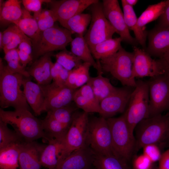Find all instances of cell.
<instances>
[{"mask_svg": "<svg viewBox=\"0 0 169 169\" xmlns=\"http://www.w3.org/2000/svg\"><path fill=\"white\" fill-rule=\"evenodd\" d=\"M24 77L13 72L0 59V106L3 109L10 107L15 110L27 109L29 106L21 90Z\"/></svg>", "mask_w": 169, "mask_h": 169, "instance_id": "obj_1", "label": "cell"}, {"mask_svg": "<svg viewBox=\"0 0 169 169\" xmlns=\"http://www.w3.org/2000/svg\"><path fill=\"white\" fill-rule=\"evenodd\" d=\"M0 120L11 125L25 141H32L41 138L46 140L41 120L27 109L6 111L0 109Z\"/></svg>", "mask_w": 169, "mask_h": 169, "instance_id": "obj_2", "label": "cell"}, {"mask_svg": "<svg viewBox=\"0 0 169 169\" xmlns=\"http://www.w3.org/2000/svg\"><path fill=\"white\" fill-rule=\"evenodd\" d=\"M135 151L146 145L163 142L169 138V111L142 120L136 126Z\"/></svg>", "mask_w": 169, "mask_h": 169, "instance_id": "obj_3", "label": "cell"}, {"mask_svg": "<svg viewBox=\"0 0 169 169\" xmlns=\"http://www.w3.org/2000/svg\"><path fill=\"white\" fill-rule=\"evenodd\" d=\"M106 120L111 132L114 154L128 162L135 151L134 133L130 129L124 114Z\"/></svg>", "mask_w": 169, "mask_h": 169, "instance_id": "obj_4", "label": "cell"}, {"mask_svg": "<svg viewBox=\"0 0 169 169\" xmlns=\"http://www.w3.org/2000/svg\"><path fill=\"white\" fill-rule=\"evenodd\" d=\"M134 54L122 47L113 55L100 60L102 71L110 73L123 86L135 87L136 82L133 75Z\"/></svg>", "mask_w": 169, "mask_h": 169, "instance_id": "obj_5", "label": "cell"}, {"mask_svg": "<svg viewBox=\"0 0 169 169\" xmlns=\"http://www.w3.org/2000/svg\"><path fill=\"white\" fill-rule=\"evenodd\" d=\"M136 82V85L124 113L129 127L133 133L139 123L149 117V99L147 81L139 79Z\"/></svg>", "mask_w": 169, "mask_h": 169, "instance_id": "obj_6", "label": "cell"}, {"mask_svg": "<svg viewBox=\"0 0 169 169\" xmlns=\"http://www.w3.org/2000/svg\"><path fill=\"white\" fill-rule=\"evenodd\" d=\"M72 34L66 28L55 25L41 32L37 41L32 45L33 60L48 53L65 49L73 39Z\"/></svg>", "mask_w": 169, "mask_h": 169, "instance_id": "obj_7", "label": "cell"}, {"mask_svg": "<svg viewBox=\"0 0 169 169\" xmlns=\"http://www.w3.org/2000/svg\"><path fill=\"white\" fill-rule=\"evenodd\" d=\"M86 143L96 154L114 155L111 132L106 119L102 116L89 118Z\"/></svg>", "mask_w": 169, "mask_h": 169, "instance_id": "obj_8", "label": "cell"}, {"mask_svg": "<svg viewBox=\"0 0 169 169\" xmlns=\"http://www.w3.org/2000/svg\"><path fill=\"white\" fill-rule=\"evenodd\" d=\"M88 114L84 111L75 112L74 113L63 143V149L58 163L72 152L86 144Z\"/></svg>", "mask_w": 169, "mask_h": 169, "instance_id": "obj_9", "label": "cell"}, {"mask_svg": "<svg viewBox=\"0 0 169 169\" xmlns=\"http://www.w3.org/2000/svg\"><path fill=\"white\" fill-rule=\"evenodd\" d=\"M91 20L84 38L89 47L112 38L115 31L105 17L102 3L99 1L90 6Z\"/></svg>", "mask_w": 169, "mask_h": 169, "instance_id": "obj_10", "label": "cell"}, {"mask_svg": "<svg viewBox=\"0 0 169 169\" xmlns=\"http://www.w3.org/2000/svg\"><path fill=\"white\" fill-rule=\"evenodd\" d=\"M149 99V117L169 111V76L166 74L147 81Z\"/></svg>", "mask_w": 169, "mask_h": 169, "instance_id": "obj_11", "label": "cell"}, {"mask_svg": "<svg viewBox=\"0 0 169 169\" xmlns=\"http://www.w3.org/2000/svg\"><path fill=\"white\" fill-rule=\"evenodd\" d=\"M133 50L132 71L134 78H151L165 74L162 59H153L145 50L136 46H133Z\"/></svg>", "mask_w": 169, "mask_h": 169, "instance_id": "obj_12", "label": "cell"}, {"mask_svg": "<svg viewBox=\"0 0 169 169\" xmlns=\"http://www.w3.org/2000/svg\"><path fill=\"white\" fill-rule=\"evenodd\" d=\"M104 15L122 41L134 46L138 44L132 36L124 19V14L117 0H103L102 3Z\"/></svg>", "mask_w": 169, "mask_h": 169, "instance_id": "obj_13", "label": "cell"}, {"mask_svg": "<svg viewBox=\"0 0 169 169\" xmlns=\"http://www.w3.org/2000/svg\"><path fill=\"white\" fill-rule=\"evenodd\" d=\"M134 88L127 86L117 87L114 92L103 100L100 103L99 114L101 116L106 119L124 112Z\"/></svg>", "mask_w": 169, "mask_h": 169, "instance_id": "obj_14", "label": "cell"}, {"mask_svg": "<svg viewBox=\"0 0 169 169\" xmlns=\"http://www.w3.org/2000/svg\"><path fill=\"white\" fill-rule=\"evenodd\" d=\"M45 97L44 111L50 110L70 105L73 101L76 90L66 86H61L54 82L45 85H41Z\"/></svg>", "mask_w": 169, "mask_h": 169, "instance_id": "obj_15", "label": "cell"}, {"mask_svg": "<svg viewBox=\"0 0 169 169\" xmlns=\"http://www.w3.org/2000/svg\"><path fill=\"white\" fill-rule=\"evenodd\" d=\"M98 0H62L52 1L50 10L57 21L62 26L73 17L81 13L86 8L98 2Z\"/></svg>", "mask_w": 169, "mask_h": 169, "instance_id": "obj_16", "label": "cell"}, {"mask_svg": "<svg viewBox=\"0 0 169 169\" xmlns=\"http://www.w3.org/2000/svg\"><path fill=\"white\" fill-rule=\"evenodd\" d=\"M95 153L87 143L60 161L54 169H93Z\"/></svg>", "mask_w": 169, "mask_h": 169, "instance_id": "obj_17", "label": "cell"}, {"mask_svg": "<svg viewBox=\"0 0 169 169\" xmlns=\"http://www.w3.org/2000/svg\"><path fill=\"white\" fill-rule=\"evenodd\" d=\"M148 44L145 51L151 56L165 59L169 57V29L156 27L147 34Z\"/></svg>", "mask_w": 169, "mask_h": 169, "instance_id": "obj_18", "label": "cell"}, {"mask_svg": "<svg viewBox=\"0 0 169 169\" xmlns=\"http://www.w3.org/2000/svg\"><path fill=\"white\" fill-rule=\"evenodd\" d=\"M46 146L35 141L22 143L19 158V169H41L40 157Z\"/></svg>", "mask_w": 169, "mask_h": 169, "instance_id": "obj_19", "label": "cell"}, {"mask_svg": "<svg viewBox=\"0 0 169 169\" xmlns=\"http://www.w3.org/2000/svg\"><path fill=\"white\" fill-rule=\"evenodd\" d=\"M23 92L28 105L36 115L44 111L45 97L41 86L32 81L30 77H24L22 82Z\"/></svg>", "mask_w": 169, "mask_h": 169, "instance_id": "obj_20", "label": "cell"}, {"mask_svg": "<svg viewBox=\"0 0 169 169\" xmlns=\"http://www.w3.org/2000/svg\"><path fill=\"white\" fill-rule=\"evenodd\" d=\"M52 52L47 53L35 60L27 70L30 76L33 77L37 83L45 85L51 83L52 80L51 69L53 63L51 60Z\"/></svg>", "mask_w": 169, "mask_h": 169, "instance_id": "obj_21", "label": "cell"}, {"mask_svg": "<svg viewBox=\"0 0 169 169\" xmlns=\"http://www.w3.org/2000/svg\"><path fill=\"white\" fill-rule=\"evenodd\" d=\"M71 52L83 62L90 64L97 71L98 74H102L101 65L98 66L95 60L89 46L83 35L77 34L70 43Z\"/></svg>", "mask_w": 169, "mask_h": 169, "instance_id": "obj_22", "label": "cell"}, {"mask_svg": "<svg viewBox=\"0 0 169 169\" xmlns=\"http://www.w3.org/2000/svg\"><path fill=\"white\" fill-rule=\"evenodd\" d=\"M121 2L126 24L129 30L133 31L136 39L144 50L146 49V44L147 33L145 29L138 26V18L133 7L128 5L125 0H122Z\"/></svg>", "mask_w": 169, "mask_h": 169, "instance_id": "obj_23", "label": "cell"}, {"mask_svg": "<svg viewBox=\"0 0 169 169\" xmlns=\"http://www.w3.org/2000/svg\"><path fill=\"white\" fill-rule=\"evenodd\" d=\"M0 21L3 25L10 23L16 24L21 18L23 13L21 7L22 1L0 0Z\"/></svg>", "mask_w": 169, "mask_h": 169, "instance_id": "obj_24", "label": "cell"}, {"mask_svg": "<svg viewBox=\"0 0 169 169\" xmlns=\"http://www.w3.org/2000/svg\"><path fill=\"white\" fill-rule=\"evenodd\" d=\"M41 121L46 141L56 140L63 143L69 128L47 115Z\"/></svg>", "mask_w": 169, "mask_h": 169, "instance_id": "obj_25", "label": "cell"}, {"mask_svg": "<svg viewBox=\"0 0 169 169\" xmlns=\"http://www.w3.org/2000/svg\"><path fill=\"white\" fill-rule=\"evenodd\" d=\"M44 149L40 157L42 166L54 169L57 166L63 148V143L56 140L49 142Z\"/></svg>", "mask_w": 169, "mask_h": 169, "instance_id": "obj_26", "label": "cell"}, {"mask_svg": "<svg viewBox=\"0 0 169 169\" xmlns=\"http://www.w3.org/2000/svg\"><path fill=\"white\" fill-rule=\"evenodd\" d=\"M122 41L120 37L105 40L89 48L96 62L98 61L116 53L121 47Z\"/></svg>", "mask_w": 169, "mask_h": 169, "instance_id": "obj_27", "label": "cell"}, {"mask_svg": "<svg viewBox=\"0 0 169 169\" xmlns=\"http://www.w3.org/2000/svg\"><path fill=\"white\" fill-rule=\"evenodd\" d=\"M21 19L15 24L32 41V45L38 39L41 33L37 20L24 8Z\"/></svg>", "mask_w": 169, "mask_h": 169, "instance_id": "obj_28", "label": "cell"}, {"mask_svg": "<svg viewBox=\"0 0 169 169\" xmlns=\"http://www.w3.org/2000/svg\"><path fill=\"white\" fill-rule=\"evenodd\" d=\"M87 84L91 86L96 98L100 103L117 88L112 84L109 79L103 77L102 74H98L95 77H90Z\"/></svg>", "mask_w": 169, "mask_h": 169, "instance_id": "obj_29", "label": "cell"}, {"mask_svg": "<svg viewBox=\"0 0 169 169\" xmlns=\"http://www.w3.org/2000/svg\"><path fill=\"white\" fill-rule=\"evenodd\" d=\"M21 143L15 144L0 149V169H17L19 166V158Z\"/></svg>", "mask_w": 169, "mask_h": 169, "instance_id": "obj_30", "label": "cell"}, {"mask_svg": "<svg viewBox=\"0 0 169 169\" xmlns=\"http://www.w3.org/2000/svg\"><path fill=\"white\" fill-rule=\"evenodd\" d=\"M128 162L115 156L95 153L94 166L97 169H129Z\"/></svg>", "mask_w": 169, "mask_h": 169, "instance_id": "obj_31", "label": "cell"}, {"mask_svg": "<svg viewBox=\"0 0 169 169\" xmlns=\"http://www.w3.org/2000/svg\"><path fill=\"white\" fill-rule=\"evenodd\" d=\"M91 20V14L81 13L70 18L62 26L70 31L72 34L83 35Z\"/></svg>", "mask_w": 169, "mask_h": 169, "instance_id": "obj_32", "label": "cell"}, {"mask_svg": "<svg viewBox=\"0 0 169 169\" xmlns=\"http://www.w3.org/2000/svg\"><path fill=\"white\" fill-rule=\"evenodd\" d=\"M166 5L165 1L149 5L138 18L137 23L140 28L145 29L146 25L161 16Z\"/></svg>", "mask_w": 169, "mask_h": 169, "instance_id": "obj_33", "label": "cell"}, {"mask_svg": "<svg viewBox=\"0 0 169 169\" xmlns=\"http://www.w3.org/2000/svg\"><path fill=\"white\" fill-rule=\"evenodd\" d=\"M7 125L0 120V149L25 141L15 131L10 129Z\"/></svg>", "mask_w": 169, "mask_h": 169, "instance_id": "obj_34", "label": "cell"}, {"mask_svg": "<svg viewBox=\"0 0 169 169\" xmlns=\"http://www.w3.org/2000/svg\"><path fill=\"white\" fill-rule=\"evenodd\" d=\"M76 109L70 105L50 110L47 115L56 119L69 128Z\"/></svg>", "mask_w": 169, "mask_h": 169, "instance_id": "obj_35", "label": "cell"}, {"mask_svg": "<svg viewBox=\"0 0 169 169\" xmlns=\"http://www.w3.org/2000/svg\"><path fill=\"white\" fill-rule=\"evenodd\" d=\"M56 62L60 64L65 69L70 71L79 66L83 61L71 51L66 49L54 55Z\"/></svg>", "mask_w": 169, "mask_h": 169, "instance_id": "obj_36", "label": "cell"}, {"mask_svg": "<svg viewBox=\"0 0 169 169\" xmlns=\"http://www.w3.org/2000/svg\"><path fill=\"white\" fill-rule=\"evenodd\" d=\"M41 32L53 27L57 21L55 16L51 10L43 9L37 19Z\"/></svg>", "mask_w": 169, "mask_h": 169, "instance_id": "obj_37", "label": "cell"}, {"mask_svg": "<svg viewBox=\"0 0 169 169\" xmlns=\"http://www.w3.org/2000/svg\"><path fill=\"white\" fill-rule=\"evenodd\" d=\"M73 101L78 108L86 113H97L99 114L100 113L98 109L80 94L77 89L74 94Z\"/></svg>", "mask_w": 169, "mask_h": 169, "instance_id": "obj_38", "label": "cell"}, {"mask_svg": "<svg viewBox=\"0 0 169 169\" xmlns=\"http://www.w3.org/2000/svg\"><path fill=\"white\" fill-rule=\"evenodd\" d=\"M52 0H23L22 3L24 8L27 11L34 13L33 17L37 20L42 11V6L43 3H50Z\"/></svg>", "mask_w": 169, "mask_h": 169, "instance_id": "obj_39", "label": "cell"}, {"mask_svg": "<svg viewBox=\"0 0 169 169\" xmlns=\"http://www.w3.org/2000/svg\"><path fill=\"white\" fill-rule=\"evenodd\" d=\"M91 65L87 63L83 62L79 66V71L75 83V89L77 90L87 84L90 79V68Z\"/></svg>", "mask_w": 169, "mask_h": 169, "instance_id": "obj_40", "label": "cell"}, {"mask_svg": "<svg viewBox=\"0 0 169 169\" xmlns=\"http://www.w3.org/2000/svg\"><path fill=\"white\" fill-rule=\"evenodd\" d=\"M77 90L81 95L98 109L100 113V103L96 98L91 87L88 84H86Z\"/></svg>", "mask_w": 169, "mask_h": 169, "instance_id": "obj_41", "label": "cell"}, {"mask_svg": "<svg viewBox=\"0 0 169 169\" xmlns=\"http://www.w3.org/2000/svg\"><path fill=\"white\" fill-rule=\"evenodd\" d=\"M143 154L147 157L153 163L159 160L161 154L158 146L156 144H150L144 146Z\"/></svg>", "mask_w": 169, "mask_h": 169, "instance_id": "obj_42", "label": "cell"}, {"mask_svg": "<svg viewBox=\"0 0 169 169\" xmlns=\"http://www.w3.org/2000/svg\"><path fill=\"white\" fill-rule=\"evenodd\" d=\"M154 163L143 153L136 157L133 162V169H151Z\"/></svg>", "mask_w": 169, "mask_h": 169, "instance_id": "obj_43", "label": "cell"}, {"mask_svg": "<svg viewBox=\"0 0 169 169\" xmlns=\"http://www.w3.org/2000/svg\"><path fill=\"white\" fill-rule=\"evenodd\" d=\"M20 30L15 24L12 23L3 32V47L8 44Z\"/></svg>", "mask_w": 169, "mask_h": 169, "instance_id": "obj_44", "label": "cell"}, {"mask_svg": "<svg viewBox=\"0 0 169 169\" xmlns=\"http://www.w3.org/2000/svg\"><path fill=\"white\" fill-rule=\"evenodd\" d=\"M28 37L20 30L11 41L3 47V49L5 54L10 50L17 49L22 42Z\"/></svg>", "mask_w": 169, "mask_h": 169, "instance_id": "obj_45", "label": "cell"}, {"mask_svg": "<svg viewBox=\"0 0 169 169\" xmlns=\"http://www.w3.org/2000/svg\"><path fill=\"white\" fill-rule=\"evenodd\" d=\"M8 68L15 73H18L25 77H30L28 72L23 66L19 60H14L7 62Z\"/></svg>", "mask_w": 169, "mask_h": 169, "instance_id": "obj_46", "label": "cell"}, {"mask_svg": "<svg viewBox=\"0 0 169 169\" xmlns=\"http://www.w3.org/2000/svg\"><path fill=\"white\" fill-rule=\"evenodd\" d=\"M166 5L163 12L159 18L156 27L169 29V0H165Z\"/></svg>", "mask_w": 169, "mask_h": 169, "instance_id": "obj_47", "label": "cell"}, {"mask_svg": "<svg viewBox=\"0 0 169 169\" xmlns=\"http://www.w3.org/2000/svg\"><path fill=\"white\" fill-rule=\"evenodd\" d=\"M79 71V66L70 71L65 86L75 90V86Z\"/></svg>", "mask_w": 169, "mask_h": 169, "instance_id": "obj_48", "label": "cell"}, {"mask_svg": "<svg viewBox=\"0 0 169 169\" xmlns=\"http://www.w3.org/2000/svg\"><path fill=\"white\" fill-rule=\"evenodd\" d=\"M158 162V169H169V148L161 154Z\"/></svg>", "mask_w": 169, "mask_h": 169, "instance_id": "obj_49", "label": "cell"}, {"mask_svg": "<svg viewBox=\"0 0 169 169\" xmlns=\"http://www.w3.org/2000/svg\"><path fill=\"white\" fill-rule=\"evenodd\" d=\"M70 71L63 68L60 71L56 81L53 82L59 86H66V83Z\"/></svg>", "mask_w": 169, "mask_h": 169, "instance_id": "obj_50", "label": "cell"}, {"mask_svg": "<svg viewBox=\"0 0 169 169\" xmlns=\"http://www.w3.org/2000/svg\"><path fill=\"white\" fill-rule=\"evenodd\" d=\"M17 49L20 62L23 66L25 68L28 64L33 60V56Z\"/></svg>", "mask_w": 169, "mask_h": 169, "instance_id": "obj_51", "label": "cell"}, {"mask_svg": "<svg viewBox=\"0 0 169 169\" xmlns=\"http://www.w3.org/2000/svg\"><path fill=\"white\" fill-rule=\"evenodd\" d=\"M63 68L60 64L57 62L53 63L51 69V74L53 82H55L58 79L61 70Z\"/></svg>", "mask_w": 169, "mask_h": 169, "instance_id": "obj_52", "label": "cell"}, {"mask_svg": "<svg viewBox=\"0 0 169 169\" xmlns=\"http://www.w3.org/2000/svg\"><path fill=\"white\" fill-rule=\"evenodd\" d=\"M4 59L7 62L14 60H19L17 49L10 50L6 53Z\"/></svg>", "mask_w": 169, "mask_h": 169, "instance_id": "obj_53", "label": "cell"}, {"mask_svg": "<svg viewBox=\"0 0 169 169\" xmlns=\"http://www.w3.org/2000/svg\"><path fill=\"white\" fill-rule=\"evenodd\" d=\"M163 60L165 67V74L169 76V57Z\"/></svg>", "mask_w": 169, "mask_h": 169, "instance_id": "obj_54", "label": "cell"}, {"mask_svg": "<svg viewBox=\"0 0 169 169\" xmlns=\"http://www.w3.org/2000/svg\"><path fill=\"white\" fill-rule=\"evenodd\" d=\"M125 1L128 5L132 7L135 5L138 1L137 0H125Z\"/></svg>", "mask_w": 169, "mask_h": 169, "instance_id": "obj_55", "label": "cell"}, {"mask_svg": "<svg viewBox=\"0 0 169 169\" xmlns=\"http://www.w3.org/2000/svg\"><path fill=\"white\" fill-rule=\"evenodd\" d=\"M0 49H3V33L1 31L0 32Z\"/></svg>", "mask_w": 169, "mask_h": 169, "instance_id": "obj_56", "label": "cell"}, {"mask_svg": "<svg viewBox=\"0 0 169 169\" xmlns=\"http://www.w3.org/2000/svg\"><path fill=\"white\" fill-rule=\"evenodd\" d=\"M151 169H158V167H157L155 165H154V166Z\"/></svg>", "mask_w": 169, "mask_h": 169, "instance_id": "obj_57", "label": "cell"}, {"mask_svg": "<svg viewBox=\"0 0 169 169\" xmlns=\"http://www.w3.org/2000/svg\"><path fill=\"white\" fill-rule=\"evenodd\" d=\"M93 169H97L95 167H94Z\"/></svg>", "mask_w": 169, "mask_h": 169, "instance_id": "obj_58", "label": "cell"}]
</instances>
